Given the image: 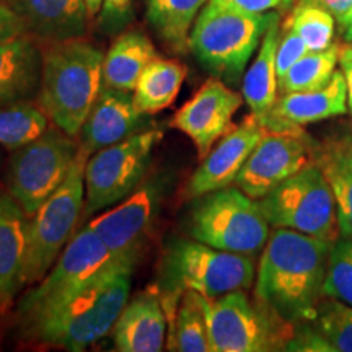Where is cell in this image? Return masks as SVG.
I'll list each match as a JSON object with an SVG mask.
<instances>
[{
    "instance_id": "6da1fadb",
    "label": "cell",
    "mask_w": 352,
    "mask_h": 352,
    "mask_svg": "<svg viewBox=\"0 0 352 352\" xmlns=\"http://www.w3.org/2000/svg\"><path fill=\"white\" fill-rule=\"evenodd\" d=\"M331 243L305 233L276 228L264 245L254 297L285 323L311 321L327 279Z\"/></svg>"
},
{
    "instance_id": "7a4b0ae2",
    "label": "cell",
    "mask_w": 352,
    "mask_h": 352,
    "mask_svg": "<svg viewBox=\"0 0 352 352\" xmlns=\"http://www.w3.org/2000/svg\"><path fill=\"white\" fill-rule=\"evenodd\" d=\"M134 266L118 263L20 333L44 346L85 351L111 333L129 300Z\"/></svg>"
},
{
    "instance_id": "3957f363",
    "label": "cell",
    "mask_w": 352,
    "mask_h": 352,
    "mask_svg": "<svg viewBox=\"0 0 352 352\" xmlns=\"http://www.w3.org/2000/svg\"><path fill=\"white\" fill-rule=\"evenodd\" d=\"M104 54L85 38L54 43L43 50L38 104L54 126L78 138L103 88Z\"/></svg>"
},
{
    "instance_id": "277c9868",
    "label": "cell",
    "mask_w": 352,
    "mask_h": 352,
    "mask_svg": "<svg viewBox=\"0 0 352 352\" xmlns=\"http://www.w3.org/2000/svg\"><path fill=\"white\" fill-rule=\"evenodd\" d=\"M253 256L223 252L197 240L173 239L164 250L157 292L166 321L173 323L178 300L184 290L217 298L235 290H246L254 283Z\"/></svg>"
},
{
    "instance_id": "5b68a950",
    "label": "cell",
    "mask_w": 352,
    "mask_h": 352,
    "mask_svg": "<svg viewBox=\"0 0 352 352\" xmlns=\"http://www.w3.org/2000/svg\"><path fill=\"white\" fill-rule=\"evenodd\" d=\"M272 19L271 12L243 13L209 2L192 26L189 50L215 77L239 83Z\"/></svg>"
},
{
    "instance_id": "8992f818",
    "label": "cell",
    "mask_w": 352,
    "mask_h": 352,
    "mask_svg": "<svg viewBox=\"0 0 352 352\" xmlns=\"http://www.w3.org/2000/svg\"><path fill=\"white\" fill-rule=\"evenodd\" d=\"M270 222L258 199L227 186L192 199L186 230L191 239L223 252L256 254L270 239Z\"/></svg>"
},
{
    "instance_id": "52a82bcc",
    "label": "cell",
    "mask_w": 352,
    "mask_h": 352,
    "mask_svg": "<svg viewBox=\"0 0 352 352\" xmlns=\"http://www.w3.org/2000/svg\"><path fill=\"white\" fill-rule=\"evenodd\" d=\"M90 155L80 152L67 178L38 212L30 217L25 285H34L51 271L57 258L72 240L74 230L85 208V166Z\"/></svg>"
},
{
    "instance_id": "ba28073f",
    "label": "cell",
    "mask_w": 352,
    "mask_h": 352,
    "mask_svg": "<svg viewBox=\"0 0 352 352\" xmlns=\"http://www.w3.org/2000/svg\"><path fill=\"white\" fill-rule=\"evenodd\" d=\"M118 263L126 261L114 256L90 227H83L72 236L44 279L20 302L16 311L20 331L50 314L52 308L60 305Z\"/></svg>"
},
{
    "instance_id": "9c48e42d",
    "label": "cell",
    "mask_w": 352,
    "mask_h": 352,
    "mask_svg": "<svg viewBox=\"0 0 352 352\" xmlns=\"http://www.w3.org/2000/svg\"><path fill=\"white\" fill-rule=\"evenodd\" d=\"M258 201L272 228H289L331 245L340 239L331 186L318 165L305 166Z\"/></svg>"
},
{
    "instance_id": "30bf717a",
    "label": "cell",
    "mask_w": 352,
    "mask_h": 352,
    "mask_svg": "<svg viewBox=\"0 0 352 352\" xmlns=\"http://www.w3.org/2000/svg\"><path fill=\"white\" fill-rule=\"evenodd\" d=\"M80 140L50 126L33 142L16 148L8 164V195L32 217L67 178Z\"/></svg>"
},
{
    "instance_id": "8fae6325",
    "label": "cell",
    "mask_w": 352,
    "mask_h": 352,
    "mask_svg": "<svg viewBox=\"0 0 352 352\" xmlns=\"http://www.w3.org/2000/svg\"><path fill=\"white\" fill-rule=\"evenodd\" d=\"M164 131L148 127L90 155L85 166V208L94 215L121 202L151 171L153 151Z\"/></svg>"
},
{
    "instance_id": "7c38bea8",
    "label": "cell",
    "mask_w": 352,
    "mask_h": 352,
    "mask_svg": "<svg viewBox=\"0 0 352 352\" xmlns=\"http://www.w3.org/2000/svg\"><path fill=\"white\" fill-rule=\"evenodd\" d=\"M173 186V175L148 171L129 196L87 223L121 261L135 264L151 240L158 215Z\"/></svg>"
},
{
    "instance_id": "4fadbf2b",
    "label": "cell",
    "mask_w": 352,
    "mask_h": 352,
    "mask_svg": "<svg viewBox=\"0 0 352 352\" xmlns=\"http://www.w3.org/2000/svg\"><path fill=\"white\" fill-rule=\"evenodd\" d=\"M208 321L210 352H264L283 344L276 316L263 303H253L245 290L217 298L201 296Z\"/></svg>"
},
{
    "instance_id": "5bb4252c",
    "label": "cell",
    "mask_w": 352,
    "mask_h": 352,
    "mask_svg": "<svg viewBox=\"0 0 352 352\" xmlns=\"http://www.w3.org/2000/svg\"><path fill=\"white\" fill-rule=\"evenodd\" d=\"M310 157V142L302 131H266L233 184L253 199H261L311 165Z\"/></svg>"
},
{
    "instance_id": "9a60e30c",
    "label": "cell",
    "mask_w": 352,
    "mask_h": 352,
    "mask_svg": "<svg viewBox=\"0 0 352 352\" xmlns=\"http://www.w3.org/2000/svg\"><path fill=\"white\" fill-rule=\"evenodd\" d=\"M243 101V95L233 91L220 78H209L176 111L171 126L192 140L202 160L233 129V116Z\"/></svg>"
},
{
    "instance_id": "2e32d148",
    "label": "cell",
    "mask_w": 352,
    "mask_h": 352,
    "mask_svg": "<svg viewBox=\"0 0 352 352\" xmlns=\"http://www.w3.org/2000/svg\"><path fill=\"white\" fill-rule=\"evenodd\" d=\"M266 131L258 116H254L253 113L246 116L202 158L201 165L184 186V197L192 201L235 183L236 176Z\"/></svg>"
},
{
    "instance_id": "e0dca14e",
    "label": "cell",
    "mask_w": 352,
    "mask_h": 352,
    "mask_svg": "<svg viewBox=\"0 0 352 352\" xmlns=\"http://www.w3.org/2000/svg\"><path fill=\"white\" fill-rule=\"evenodd\" d=\"M349 113L347 88L341 70L314 90L292 91L277 98L267 114L259 118L267 131H302L303 126Z\"/></svg>"
},
{
    "instance_id": "ac0fdd59",
    "label": "cell",
    "mask_w": 352,
    "mask_h": 352,
    "mask_svg": "<svg viewBox=\"0 0 352 352\" xmlns=\"http://www.w3.org/2000/svg\"><path fill=\"white\" fill-rule=\"evenodd\" d=\"M147 114L135 107L131 91L101 88L80 131V147L88 155L142 131Z\"/></svg>"
},
{
    "instance_id": "d6986e66",
    "label": "cell",
    "mask_w": 352,
    "mask_h": 352,
    "mask_svg": "<svg viewBox=\"0 0 352 352\" xmlns=\"http://www.w3.org/2000/svg\"><path fill=\"white\" fill-rule=\"evenodd\" d=\"M20 15L41 46L83 38L88 30V13L83 0H2Z\"/></svg>"
},
{
    "instance_id": "ffe728a7",
    "label": "cell",
    "mask_w": 352,
    "mask_h": 352,
    "mask_svg": "<svg viewBox=\"0 0 352 352\" xmlns=\"http://www.w3.org/2000/svg\"><path fill=\"white\" fill-rule=\"evenodd\" d=\"M114 349L120 352H160L166 346L168 321L158 297L151 287L127 302L111 329Z\"/></svg>"
},
{
    "instance_id": "44dd1931",
    "label": "cell",
    "mask_w": 352,
    "mask_h": 352,
    "mask_svg": "<svg viewBox=\"0 0 352 352\" xmlns=\"http://www.w3.org/2000/svg\"><path fill=\"white\" fill-rule=\"evenodd\" d=\"M30 215L10 195H0V311L7 314L25 287Z\"/></svg>"
},
{
    "instance_id": "7402d4cb",
    "label": "cell",
    "mask_w": 352,
    "mask_h": 352,
    "mask_svg": "<svg viewBox=\"0 0 352 352\" xmlns=\"http://www.w3.org/2000/svg\"><path fill=\"white\" fill-rule=\"evenodd\" d=\"M43 47L32 34L0 44V107L38 98Z\"/></svg>"
},
{
    "instance_id": "603a6c76",
    "label": "cell",
    "mask_w": 352,
    "mask_h": 352,
    "mask_svg": "<svg viewBox=\"0 0 352 352\" xmlns=\"http://www.w3.org/2000/svg\"><path fill=\"white\" fill-rule=\"evenodd\" d=\"M314 328L303 329L285 342L287 351L352 352V307L324 297L311 320Z\"/></svg>"
},
{
    "instance_id": "cb8c5ba5",
    "label": "cell",
    "mask_w": 352,
    "mask_h": 352,
    "mask_svg": "<svg viewBox=\"0 0 352 352\" xmlns=\"http://www.w3.org/2000/svg\"><path fill=\"white\" fill-rule=\"evenodd\" d=\"M279 13L267 26L259 51L252 67L246 70L241 85V95L254 116L261 118L267 114L279 98V80L276 70V52L279 44Z\"/></svg>"
},
{
    "instance_id": "d4e9b609",
    "label": "cell",
    "mask_w": 352,
    "mask_h": 352,
    "mask_svg": "<svg viewBox=\"0 0 352 352\" xmlns=\"http://www.w3.org/2000/svg\"><path fill=\"white\" fill-rule=\"evenodd\" d=\"M155 57V46L147 34L135 30L122 33L104 54L103 87L132 94L139 77Z\"/></svg>"
},
{
    "instance_id": "484cf974",
    "label": "cell",
    "mask_w": 352,
    "mask_h": 352,
    "mask_svg": "<svg viewBox=\"0 0 352 352\" xmlns=\"http://www.w3.org/2000/svg\"><path fill=\"white\" fill-rule=\"evenodd\" d=\"M188 70L182 63L155 57L139 77L132 96L134 103L145 114L168 108L176 100Z\"/></svg>"
},
{
    "instance_id": "4316f807",
    "label": "cell",
    "mask_w": 352,
    "mask_h": 352,
    "mask_svg": "<svg viewBox=\"0 0 352 352\" xmlns=\"http://www.w3.org/2000/svg\"><path fill=\"white\" fill-rule=\"evenodd\" d=\"M208 0H147V20L176 52L189 47V36Z\"/></svg>"
},
{
    "instance_id": "83f0119b",
    "label": "cell",
    "mask_w": 352,
    "mask_h": 352,
    "mask_svg": "<svg viewBox=\"0 0 352 352\" xmlns=\"http://www.w3.org/2000/svg\"><path fill=\"white\" fill-rule=\"evenodd\" d=\"M166 346L179 352H210L209 329L201 305V294L184 290L166 334Z\"/></svg>"
},
{
    "instance_id": "f1b7e54d",
    "label": "cell",
    "mask_w": 352,
    "mask_h": 352,
    "mask_svg": "<svg viewBox=\"0 0 352 352\" xmlns=\"http://www.w3.org/2000/svg\"><path fill=\"white\" fill-rule=\"evenodd\" d=\"M50 116L33 101L0 107V145L16 151L33 142L51 124Z\"/></svg>"
},
{
    "instance_id": "f546056e",
    "label": "cell",
    "mask_w": 352,
    "mask_h": 352,
    "mask_svg": "<svg viewBox=\"0 0 352 352\" xmlns=\"http://www.w3.org/2000/svg\"><path fill=\"white\" fill-rule=\"evenodd\" d=\"M340 50L336 43L323 51H310L302 59H298L290 70L279 80V94L314 90L329 82L336 72Z\"/></svg>"
},
{
    "instance_id": "4dcf8cb0",
    "label": "cell",
    "mask_w": 352,
    "mask_h": 352,
    "mask_svg": "<svg viewBox=\"0 0 352 352\" xmlns=\"http://www.w3.org/2000/svg\"><path fill=\"white\" fill-rule=\"evenodd\" d=\"M334 21L336 19L324 8L297 2L284 28L297 33L310 51H323L334 43Z\"/></svg>"
},
{
    "instance_id": "1f68e13d",
    "label": "cell",
    "mask_w": 352,
    "mask_h": 352,
    "mask_svg": "<svg viewBox=\"0 0 352 352\" xmlns=\"http://www.w3.org/2000/svg\"><path fill=\"white\" fill-rule=\"evenodd\" d=\"M323 296L352 307V236H340L329 248Z\"/></svg>"
},
{
    "instance_id": "d6a6232c",
    "label": "cell",
    "mask_w": 352,
    "mask_h": 352,
    "mask_svg": "<svg viewBox=\"0 0 352 352\" xmlns=\"http://www.w3.org/2000/svg\"><path fill=\"white\" fill-rule=\"evenodd\" d=\"M329 186H331L340 236H352V173L329 155L321 165Z\"/></svg>"
},
{
    "instance_id": "836d02e7",
    "label": "cell",
    "mask_w": 352,
    "mask_h": 352,
    "mask_svg": "<svg viewBox=\"0 0 352 352\" xmlns=\"http://www.w3.org/2000/svg\"><path fill=\"white\" fill-rule=\"evenodd\" d=\"M310 50L303 39L294 33L292 30L284 28V34L279 38V44H277L276 52V70H277V80H280L285 74L289 72L290 67L302 59L303 56L308 54Z\"/></svg>"
},
{
    "instance_id": "e575fe53",
    "label": "cell",
    "mask_w": 352,
    "mask_h": 352,
    "mask_svg": "<svg viewBox=\"0 0 352 352\" xmlns=\"http://www.w3.org/2000/svg\"><path fill=\"white\" fill-rule=\"evenodd\" d=\"M23 34H28L23 20L12 7L0 0V44L10 43Z\"/></svg>"
},
{
    "instance_id": "d590c367",
    "label": "cell",
    "mask_w": 352,
    "mask_h": 352,
    "mask_svg": "<svg viewBox=\"0 0 352 352\" xmlns=\"http://www.w3.org/2000/svg\"><path fill=\"white\" fill-rule=\"evenodd\" d=\"M214 6L243 13H266L274 8H285L284 0H209Z\"/></svg>"
},
{
    "instance_id": "8d00e7d4",
    "label": "cell",
    "mask_w": 352,
    "mask_h": 352,
    "mask_svg": "<svg viewBox=\"0 0 352 352\" xmlns=\"http://www.w3.org/2000/svg\"><path fill=\"white\" fill-rule=\"evenodd\" d=\"M297 2L324 8L338 20V23L352 10V0H297Z\"/></svg>"
},
{
    "instance_id": "74e56055",
    "label": "cell",
    "mask_w": 352,
    "mask_h": 352,
    "mask_svg": "<svg viewBox=\"0 0 352 352\" xmlns=\"http://www.w3.org/2000/svg\"><path fill=\"white\" fill-rule=\"evenodd\" d=\"M340 64L342 76L346 80L347 88V107H349V113L352 114V43H347L340 50Z\"/></svg>"
},
{
    "instance_id": "f35d334b",
    "label": "cell",
    "mask_w": 352,
    "mask_h": 352,
    "mask_svg": "<svg viewBox=\"0 0 352 352\" xmlns=\"http://www.w3.org/2000/svg\"><path fill=\"white\" fill-rule=\"evenodd\" d=\"M331 157L336 158L341 165H344L352 173V138L347 139L331 152Z\"/></svg>"
},
{
    "instance_id": "ab89813d",
    "label": "cell",
    "mask_w": 352,
    "mask_h": 352,
    "mask_svg": "<svg viewBox=\"0 0 352 352\" xmlns=\"http://www.w3.org/2000/svg\"><path fill=\"white\" fill-rule=\"evenodd\" d=\"M132 0H103V8L108 15H121L129 10Z\"/></svg>"
},
{
    "instance_id": "60d3db41",
    "label": "cell",
    "mask_w": 352,
    "mask_h": 352,
    "mask_svg": "<svg viewBox=\"0 0 352 352\" xmlns=\"http://www.w3.org/2000/svg\"><path fill=\"white\" fill-rule=\"evenodd\" d=\"M340 25L342 30V36H344L347 43H352V10L340 21Z\"/></svg>"
},
{
    "instance_id": "b9f144b4",
    "label": "cell",
    "mask_w": 352,
    "mask_h": 352,
    "mask_svg": "<svg viewBox=\"0 0 352 352\" xmlns=\"http://www.w3.org/2000/svg\"><path fill=\"white\" fill-rule=\"evenodd\" d=\"M83 3H85L90 16L96 15V13L101 10V7H103V0H83Z\"/></svg>"
},
{
    "instance_id": "7bdbcfd3",
    "label": "cell",
    "mask_w": 352,
    "mask_h": 352,
    "mask_svg": "<svg viewBox=\"0 0 352 352\" xmlns=\"http://www.w3.org/2000/svg\"><path fill=\"white\" fill-rule=\"evenodd\" d=\"M294 2H297V0H284V7L285 8H287V7H290V6H292V3Z\"/></svg>"
},
{
    "instance_id": "ee69618b",
    "label": "cell",
    "mask_w": 352,
    "mask_h": 352,
    "mask_svg": "<svg viewBox=\"0 0 352 352\" xmlns=\"http://www.w3.org/2000/svg\"><path fill=\"white\" fill-rule=\"evenodd\" d=\"M2 315H3V314H2V311H0V316H2Z\"/></svg>"
}]
</instances>
